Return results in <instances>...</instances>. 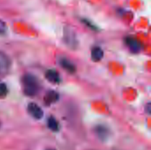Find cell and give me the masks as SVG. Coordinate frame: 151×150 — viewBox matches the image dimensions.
<instances>
[{
	"mask_svg": "<svg viewBox=\"0 0 151 150\" xmlns=\"http://www.w3.org/2000/svg\"><path fill=\"white\" fill-rule=\"evenodd\" d=\"M94 131L96 133V135L101 141H106L111 135L110 129L104 125H98L95 126Z\"/></svg>",
	"mask_w": 151,
	"mask_h": 150,
	"instance_id": "obj_4",
	"label": "cell"
},
{
	"mask_svg": "<svg viewBox=\"0 0 151 150\" xmlns=\"http://www.w3.org/2000/svg\"><path fill=\"white\" fill-rule=\"evenodd\" d=\"M27 112L35 119H41L43 117V111L42 108L35 103H30L27 105Z\"/></svg>",
	"mask_w": 151,
	"mask_h": 150,
	"instance_id": "obj_5",
	"label": "cell"
},
{
	"mask_svg": "<svg viewBox=\"0 0 151 150\" xmlns=\"http://www.w3.org/2000/svg\"><path fill=\"white\" fill-rule=\"evenodd\" d=\"M150 108H151V107H150V103H149L147 104V106H146V111H147V113H148L149 115H150V113H151Z\"/></svg>",
	"mask_w": 151,
	"mask_h": 150,
	"instance_id": "obj_14",
	"label": "cell"
},
{
	"mask_svg": "<svg viewBox=\"0 0 151 150\" xmlns=\"http://www.w3.org/2000/svg\"><path fill=\"white\" fill-rule=\"evenodd\" d=\"M21 83L23 92L27 96H35L41 89V84L39 80L37 79V77L30 73H27L22 77Z\"/></svg>",
	"mask_w": 151,
	"mask_h": 150,
	"instance_id": "obj_1",
	"label": "cell"
},
{
	"mask_svg": "<svg viewBox=\"0 0 151 150\" xmlns=\"http://www.w3.org/2000/svg\"><path fill=\"white\" fill-rule=\"evenodd\" d=\"M104 57V51L100 47H94L91 51V57L92 60L95 62L100 61Z\"/></svg>",
	"mask_w": 151,
	"mask_h": 150,
	"instance_id": "obj_10",
	"label": "cell"
},
{
	"mask_svg": "<svg viewBox=\"0 0 151 150\" xmlns=\"http://www.w3.org/2000/svg\"><path fill=\"white\" fill-rule=\"evenodd\" d=\"M5 31H6V25L3 20L0 19V34H4Z\"/></svg>",
	"mask_w": 151,
	"mask_h": 150,
	"instance_id": "obj_13",
	"label": "cell"
},
{
	"mask_svg": "<svg viewBox=\"0 0 151 150\" xmlns=\"http://www.w3.org/2000/svg\"><path fill=\"white\" fill-rule=\"evenodd\" d=\"M0 126H1V123H0Z\"/></svg>",
	"mask_w": 151,
	"mask_h": 150,
	"instance_id": "obj_16",
	"label": "cell"
},
{
	"mask_svg": "<svg viewBox=\"0 0 151 150\" xmlns=\"http://www.w3.org/2000/svg\"><path fill=\"white\" fill-rule=\"evenodd\" d=\"M126 44L127 45L129 50L134 53H137L142 50L141 42L134 37H131V36L127 37L126 38Z\"/></svg>",
	"mask_w": 151,
	"mask_h": 150,
	"instance_id": "obj_6",
	"label": "cell"
},
{
	"mask_svg": "<svg viewBox=\"0 0 151 150\" xmlns=\"http://www.w3.org/2000/svg\"><path fill=\"white\" fill-rule=\"evenodd\" d=\"M47 150H55V149H47Z\"/></svg>",
	"mask_w": 151,
	"mask_h": 150,
	"instance_id": "obj_15",
	"label": "cell"
},
{
	"mask_svg": "<svg viewBox=\"0 0 151 150\" xmlns=\"http://www.w3.org/2000/svg\"><path fill=\"white\" fill-rule=\"evenodd\" d=\"M58 63H59L60 66L64 70L67 71L68 72L74 73L76 72V66H75V65L71 60H69L67 57H60L58 59Z\"/></svg>",
	"mask_w": 151,
	"mask_h": 150,
	"instance_id": "obj_7",
	"label": "cell"
},
{
	"mask_svg": "<svg viewBox=\"0 0 151 150\" xmlns=\"http://www.w3.org/2000/svg\"><path fill=\"white\" fill-rule=\"evenodd\" d=\"M45 78L47 79V80H49L50 83H53V84H58L60 82V76L58 72L54 69L48 70L45 72Z\"/></svg>",
	"mask_w": 151,
	"mask_h": 150,
	"instance_id": "obj_8",
	"label": "cell"
},
{
	"mask_svg": "<svg viewBox=\"0 0 151 150\" xmlns=\"http://www.w3.org/2000/svg\"><path fill=\"white\" fill-rule=\"evenodd\" d=\"M47 126L52 132H58L59 130V124L54 117H50L47 120Z\"/></svg>",
	"mask_w": 151,
	"mask_h": 150,
	"instance_id": "obj_11",
	"label": "cell"
},
{
	"mask_svg": "<svg viewBox=\"0 0 151 150\" xmlns=\"http://www.w3.org/2000/svg\"><path fill=\"white\" fill-rule=\"evenodd\" d=\"M10 67L11 61L9 57L5 53L0 51V80L8 74Z\"/></svg>",
	"mask_w": 151,
	"mask_h": 150,
	"instance_id": "obj_3",
	"label": "cell"
},
{
	"mask_svg": "<svg viewBox=\"0 0 151 150\" xmlns=\"http://www.w3.org/2000/svg\"><path fill=\"white\" fill-rule=\"evenodd\" d=\"M59 99V95L56 91H49L44 96V103L47 105H50L56 103Z\"/></svg>",
	"mask_w": 151,
	"mask_h": 150,
	"instance_id": "obj_9",
	"label": "cell"
},
{
	"mask_svg": "<svg viewBox=\"0 0 151 150\" xmlns=\"http://www.w3.org/2000/svg\"><path fill=\"white\" fill-rule=\"evenodd\" d=\"M63 40H64V42L65 43V45H67L72 50L77 49V47L79 45L77 35L74 32V30L68 26L65 27V28H64Z\"/></svg>",
	"mask_w": 151,
	"mask_h": 150,
	"instance_id": "obj_2",
	"label": "cell"
},
{
	"mask_svg": "<svg viewBox=\"0 0 151 150\" xmlns=\"http://www.w3.org/2000/svg\"><path fill=\"white\" fill-rule=\"evenodd\" d=\"M8 95V88L4 83H0V98H4Z\"/></svg>",
	"mask_w": 151,
	"mask_h": 150,
	"instance_id": "obj_12",
	"label": "cell"
}]
</instances>
